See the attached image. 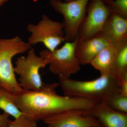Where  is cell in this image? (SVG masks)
Here are the masks:
<instances>
[{"label":"cell","mask_w":127,"mask_h":127,"mask_svg":"<svg viewBox=\"0 0 127 127\" xmlns=\"http://www.w3.org/2000/svg\"><path fill=\"white\" fill-rule=\"evenodd\" d=\"M75 0H65V2H69L71 1H73Z\"/></svg>","instance_id":"obj_21"},{"label":"cell","mask_w":127,"mask_h":127,"mask_svg":"<svg viewBox=\"0 0 127 127\" xmlns=\"http://www.w3.org/2000/svg\"><path fill=\"white\" fill-rule=\"evenodd\" d=\"M14 71L19 75L18 82L25 91H38L43 87L39 70L48 65L47 61L40 56H37L32 47L28 51L26 57L18 58L15 63Z\"/></svg>","instance_id":"obj_4"},{"label":"cell","mask_w":127,"mask_h":127,"mask_svg":"<svg viewBox=\"0 0 127 127\" xmlns=\"http://www.w3.org/2000/svg\"><path fill=\"white\" fill-rule=\"evenodd\" d=\"M7 127H21L15 122L14 120H10Z\"/></svg>","instance_id":"obj_19"},{"label":"cell","mask_w":127,"mask_h":127,"mask_svg":"<svg viewBox=\"0 0 127 127\" xmlns=\"http://www.w3.org/2000/svg\"><path fill=\"white\" fill-rule=\"evenodd\" d=\"M10 116L4 112L0 114V127H7L9 121Z\"/></svg>","instance_id":"obj_18"},{"label":"cell","mask_w":127,"mask_h":127,"mask_svg":"<svg viewBox=\"0 0 127 127\" xmlns=\"http://www.w3.org/2000/svg\"><path fill=\"white\" fill-rule=\"evenodd\" d=\"M0 109L13 117L14 121L21 127H38L37 122L28 118L16 104L15 94L0 86Z\"/></svg>","instance_id":"obj_11"},{"label":"cell","mask_w":127,"mask_h":127,"mask_svg":"<svg viewBox=\"0 0 127 127\" xmlns=\"http://www.w3.org/2000/svg\"><path fill=\"white\" fill-rule=\"evenodd\" d=\"M27 28L31 33L28 42L32 46L42 43L47 50L52 51L66 41L62 23L53 20L47 15H43L36 25L28 24Z\"/></svg>","instance_id":"obj_7"},{"label":"cell","mask_w":127,"mask_h":127,"mask_svg":"<svg viewBox=\"0 0 127 127\" xmlns=\"http://www.w3.org/2000/svg\"><path fill=\"white\" fill-rule=\"evenodd\" d=\"M32 47L18 36L0 39V86L15 94L23 92L16 77L12 59L18 54L28 51Z\"/></svg>","instance_id":"obj_3"},{"label":"cell","mask_w":127,"mask_h":127,"mask_svg":"<svg viewBox=\"0 0 127 127\" xmlns=\"http://www.w3.org/2000/svg\"><path fill=\"white\" fill-rule=\"evenodd\" d=\"M102 0L104 3H106L107 1H108L110 0Z\"/></svg>","instance_id":"obj_23"},{"label":"cell","mask_w":127,"mask_h":127,"mask_svg":"<svg viewBox=\"0 0 127 127\" xmlns=\"http://www.w3.org/2000/svg\"><path fill=\"white\" fill-rule=\"evenodd\" d=\"M76 40L66 41L61 47L52 51L42 50L40 56L48 62L49 70L56 75L70 77L80 70L81 64L75 54Z\"/></svg>","instance_id":"obj_5"},{"label":"cell","mask_w":127,"mask_h":127,"mask_svg":"<svg viewBox=\"0 0 127 127\" xmlns=\"http://www.w3.org/2000/svg\"><path fill=\"white\" fill-rule=\"evenodd\" d=\"M110 13L107 6L102 0H90L77 39L81 40L88 39L101 32Z\"/></svg>","instance_id":"obj_8"},{"label":"cell","mask_w":127,"mask_h":127,"mask_svg":"<svg viewBox=\"0 0 127 127\" xmlns=\"http://www.w3.org/2000/svg\"><path fill=\"white\" fill-rule=\"evenodd\" d=\"M89 1L75 0L66 2L61 0H50L51 6L63 16L62 23L66 41H73L77 38L79 28L86 15Z\"/></svg>","instance_id":"obj_6"},{"label":"cell","mask_w":127,"mask_h":127,"mask_svg":"<svg viewBox=\"0 0 127 127\" xmlns=\"http://www.w3.org/2000/svg\"><path fill=\"white\" fill-rule=\"evenodd\" d=\"M101 32L112 44L127 42V19L111 12Z\"/></svg>","instance_id":"obj_14"},{"label":"cell","mask_w":127,"mask_h":127,"mask_svg":"<svg viewBox=\"0 0 127 127\" xmlns=\"http://www.w3.org/2000/svg\"><path fill=\"white\" fill-rule=\"evenodd\" d=\"M101 102L112 109L127 113V96L123 95L120 93L110 94Z\"/></svg>","instance_id":"obj_16"},{"label":"cell","mask_w":127,"mask_h":127,"mask_svg":"<svg viewBox=\"0 0 127 127\" xmlns=\"http://www.w3.org/2000/svg\"><path fill=\"white\" fill-rule=\"evenodd\" d=\"M58 76L59 85L66 96L101 102L110 94L119 93L117 80L108 75H101L96 79L89 81L74 80L61 75Z\"/></svg>","instance_id":"obj_2"},{"label":"cell","mask_w":127,"mask_h":127,"mask_svg":"<svg viewBox=\"0 0 127 127\" xmlns=\"http://www.w3.org/2000/svg\"><path fill=\"white\" fill-rule=\"evenodd\" d=\"M115 72L117 82L127 77V42L119 47L115 65Z\"/></svg>","instance_id":"obj_15"},{"label":"cell","mask_w":127,"mask_h":127,"mask_svg":"<svg viewBox=\"0 0 127 127\" xmlns=\"http://www.w3.org/2000/svg\"><path fill=\"white\" fill-rule=\"evenodd\" d=\"M58 86L56 83H44L40 91L24 90L15 94L16 104L28 118L37 122L68 111L89 114L98 102L84 98L58 95L56 91Z\"/></svg>","instance_id":"obj_1"},{"label":"cell","mask_w":127,"mask_h":127,"mask_svg":"<svg viewBox=\"0 0 127 127\" xmlns=\"http://www.w3.org/2000/svg\"><path fill=\"white\" fill-rule=\"evenodd\" d=\"M125 43L117 45L110 43L97 55L90 64L101 75H108L116 79L115 65L119 49Z\"/></svg>","instance_id":"obj_13"},{"label":"cell","mask_w":127,"mask_h":127,"mask_svg":"<svg viewBox=\"0 0 127 127\" xmlns=\"http://www.w3.org/2000/svg\"><path fill=\"white\" fill-rule=\"evenodd\" d=\"M105 3L111 12L127 19V0H110Z\"/></svg>","instance_id":"obj_17"},{"label":"cell","mask_w":127,"mask_h":127,"mask_svg":"<svg viewBox=\"0 0 127 127\" xmlns=\"http://www.w3.org/2000/svg\"><path fill=\"white\" fill-rule=\"evenodd\" d=\"M48 127H91L101 125L93 116L78 111H68L46 119Z\"/></svg>","instance_id":"obj_9"},{"label":"cell","mask_w":127,"mask_h":127,"mask_svg":"<svg viewBox=\"0 0 127 127\" xmlns=\"http://www.w3.org/2000/svg\"><path fill=\"white\" fill-rule=\"evenodd\" d=\"M8 0H0V7Z\"/></svg>","instance_id":"obj_20"},{"label":"cell","mask_w":127,"mask_h":127,"mask_svg":"<svg viewBox=\"0 0 127 127\" xmlns=\"http://www.w3.org/2000/svg\"><path fill=\"white\" fill-rule=\"evenodd\" d=\"M89 115L95 118L104 127H127V113L112 109L103 102L96 103Z\"/></svg>","instance_id":"obj_12"},{"label":"cell","mask_w":127,"mask_h":127,"mask_svg":"<svg viewBox=\"0 0 127 127\" xmlns=\"http://www.w3.org/2000/svg\"><path fill=\"white\" fill-rule=\"evenodd\" d=\"M76 40L75 54L81 65L90 64L97 55L111 43L101 32L88 39Z\"/></svg>","instance_id":"obj_10"},{"label":"cell","mask_w":127,"mask_h":127,"mask_svg":"<svg viewBox=\"0 0 127 127\" xmlns=\"http://www.w3.org/2000/svg\"><path fill=\"white\" fill-rule=\"evenodd\" d=\"M104 127L102 125H98V126H94V127Z\"/></svg>","instance_id":"obj_22"}]
</instances>
